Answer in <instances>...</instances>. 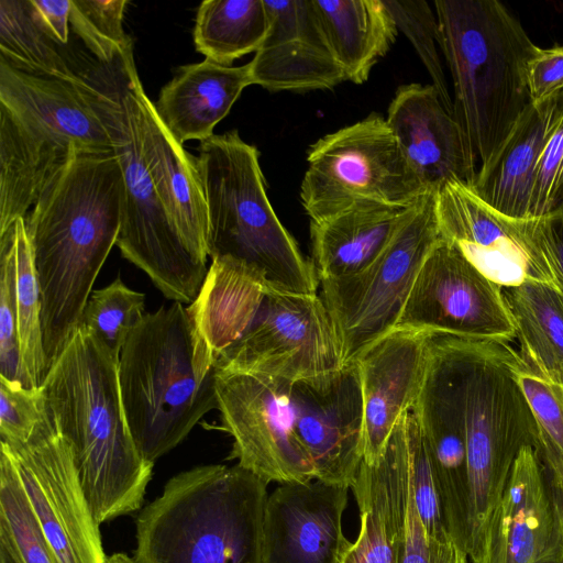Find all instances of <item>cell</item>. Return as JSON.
Wrapping results in <instances>:
<instances>
[{
  "label": "cell",
  "mask_w": 563,
  "mask_h": 563,
  "mask_svg": "<svg viewBox=\"0 0 563 563\" xmlns=\"http://www.w3.org/2000/svg\"><path fill=\"white\" fill-rule=\"evenodd\" d=\"M212 352L181 302L147 312L118 363L125 419L142 459L155 461L218 409Z\"/></svg>",
  "instance_id": "cell-4"
},
{
  "label": "cell",
  "mask_w": 563,
  "mask_h": 563,
  "mask_svg": "<svg viewBox=\"0 0 563 563\" xmlns=\"http://www.w3.org/2000/svg\"><path fill=\"white\" fill-rule=\"evenodd\" d=\"M563 210V93L559 96L538 161L528 219Z\"/></svg>",
  "instance_id": "cell-41"
},
{
  "label": "cell",
  "mask_w": 563,
  "mask_h": 563,
  "mask_svg": "<svg viewBox=\"0 0 563 563\" xmlns=\"http://www.w3.org/2000/svg\"><path fill=\"white\" fill-rule=\"evenodd\" d=\"M430 332L395 328L354 361L362 382L364 459L376 463L398 421L415 405L426 377Z\"/></svg>",
  "instance_id": "cell-22"
},
{
  "label": "cell",
  "mask_w": 563,
  "mask_h": 563,
  "mask_svg": "<svg viewBox=\"0 0 563 563\" xmlns=\"http://www.w3.org/2000/svg\"><path fill=\"white\" fill-rule=\"evenodd\" d=\"M559 96L545 102L530 103L494 156L477 168L468 185L483 202L503 216L528 219L537 165Z\"/></svg>",
  "instance_id": "cell-28"
},
{
  "label": "cell",
  "mask_w": 563,
  "mask_h": 563,
  "mask_svg": "<svg viewBox=\"0 0 563 563\" xmlns=\"http://www.w3.org/2000/svg\"><path fill=\"white\" fill-rule=\"evenodd\" d=\"M532 221L536 238L563 292V210Z\"/></svg>",
  "instance_id": "cell-46"
},
{
  "label": "cell",
  "mask_w": 563,
  "mask_h": 563,
  "mask_svg": "<svg viewBox=\"0 0 563 563\" xmlns=\"http://www.w3.org/2000/svg\"><path fill=\"white\" fill-rule=\"evenodd\" d=\"M118 363L79 325L41 385L99 525L141 507L154 466L142 459L131 435Z\"/></svg>",
  "instance_id": "cell-2"
},
{
  "label": "cell",
  "mask_w": 563,
  "mask_h": 563,
  "mask_svg": "<svg viewBox=\"0 0 563 563\" xmlns=\"http://www.w3.org/2000/svg\"><path fill=\"white\" fill-rule=\"evenodd\" d=\"M344 365L341 341L322 298L269 286L253 325L217 367L295 383Z\"/></svg>",
  "instance_id": "cell-15"
},
{
  "label": "cell",
  "mask_w": 563,
  "mask_h": 563,
  "mask_svg": "<svg viewBox=\"0 0 563 563\" xmlns=\"http://www.w3.org/2000/svg\"><path fill=\"white\" fill-rule=\"evenodd\" d=\"M383 2L397 29L408 37L415 47L443 104L453 113V99L449 92L439 52V26L435 11L433 12L424 0H383Z\"/></svg>",
  "instance_id": "cell-39"
},
{
  "label": "cell",
  "mask_w": 563,
  "mask_h": 563,
  "mask_svg": "<svg viewBox=\"0 0 563 563\" xmlns=\"http://www.w3.org/2000/svg\"><path fill=\"white\" fill-rule=\"evenodd\" d=\"M126 3V0H71L70 30L101 64H113L133 49L123 30Z\"/></svg>",
  "instance_id": "cell-38"
},
{
  "label": "cell",
  "mask_w": 563,
  "mask_h": 563,
  "mask_svg": "<svg viewBox=\"0 0 563 563\" xmlns=\"http://www.w3.org/2000/svg\"><path fill=\"white\" fill-rule=\"evenodd\" d=\"M211 261L187 308L218 364L251 329L271 285L261 272L242 262L230 257Z\"/></svg>",
  "instance_id": "cell-29"
},
{
  "label": "cell",
  "mask_w": 563,
  "mask_h": 563,
  "mask_svg": "<svg viewBox=\"0 0 563 563\" xmlns=\"http://www.w3.org/2000/svg\"><path fill=\"white\" fill-rule=\"evenodd\" d=\"M0 563H24L13 540L0 529Z\"/></svg>",
  "instance_id": "cell-49"
},
{
  "label": "cell",
  "mask_w": 563,
  "mask_h": 563,
  "mask_svg": "<svg viewBox=\"0 0 563 563\" xmlns=\"http://www.w3.org/2000/svg\"><path fill=\"white\" fill-rule=\"evenodd\" d=\"M555 503L533 446L517 455L484 534L481 563H536L552 534Z\"/></svg>",
  "instance_id": "cell-23"
},
{
  "label": "cell",
  "mask_w": 563,
  "mask_h": 563,
  "mask_svg": "<svg viewBox=\"0 0 563 563\" xmlns=\"http://www.w3.org/2000/svg\"><path fill=\"white\" fill-rule=\"evenodd\" d=\"M43 25L62 44L69 45L71 0H31Z\"/></svg>",
  "instance_id": "cell-47"
},
{
  "label": "cell",
  "mask_w": 563,
  "mask_h": 563,
  "mask_svg": "<svg viewBox=\"0 0 563 563\" xmlns=\"http://www.w3.org/2000/svg\"><path fill=\"white\" fill-rule=\"evenodd\" d=\"M0 529L24 563H56L8 453H0Z\"/></svg>",
  "instance_id": "cell-37"
},
{
  "label": "cell",
  "mask_w": 563,
  "mask_h": 563,
  "mask_svg": "<svg viewBox=\"0 0 563 563\" xmlns=\"http://www.w3.org/2000/svg\"><path fill=\"white\" fill-rule=\"evenodd\" d=\"M258 158L257 148L236 130L200 142L197 165L208 210V256L242 262L275 289L314 295L320 284L316 269L275 213Z\"/></svg>",
  "instance_id": "cell-8"
},
{
  "label": "cell",
  "mask_w": 563,
  "mask_h": 563,
  "mask_svg": "<svg viewBox=\"0 0 563 563\" xmlns=\"http://www.w3.org/2000/svg\"><path fill=\"white\" fill-rule=\"evenodd\" d=\"M396 328L503 343L516 338L503 287L441 236L416 277Z\"/></svg>",
  "instance_id": "cell-16"
},
{
  "label": "cell",
  "mask_w": 563,
  "mask_h": 563,
  "mask_svg": "<svg viewBox=\"0 0 563 563\" xmlns=\"http://www.w3.org/2000/svg\"><path fill=\"white\" fill-rule=\"evenodd\" d=\"M307 162L300 199L311 221L362 201L412 206L428 191L375 112L319 139Z\"/></svg>",
  "instance_id": "cell-10"
},
{
  "label": "cell",
  "mask_w": 563,
  "mask_h": 563,
  "mask_svg": "<svg viewBox=\"0 0 563 563\" xmlns=\"http://www.w3.org/2000/svg\"><path fill=\"white\" fill-rule=\"evenodd\" d=\"M144 301L143 292L117 278L91 291L79 325L90 330L119 361L128 336L145 316Z\"/></svg>",
  "instance_id": "cell-36"
},
{
  "label": "cell",
  "mask_w": 563,
  "mask_h": 563,
  "mask_svg": "<svg viewBox=\"0 0 563 563\" xmlns=\"http://www.w3.org/2000/svg\"><path fill=\"white\" fill-rule=\"evenodd\" d=\"M250 85L249 64L233 67L205 59L179 67L162 88L154 109L180 145L189 140L201 142L213 135L214 126Z\"/></svg>",
  "instance_id": "cell-26"
},
{
  "label": "cell",
  "mask_w": 563,
  "mask_h": 563,
  "mask_svg": "<svg viewBox=\"0 0 563 563\" xmlns=\"http://www.w3.org/2000/svg\"><path fill=\"white\" fill-rule=\"evenodd\" d=\"M144 154L156 191L181 240L195 258L207 265L208 210L197 157L172 136L148 97Z\"/></svg>",
  "instance_id": "cell-25"
},
{
  "label": "cell",
  "mask_w": 563,
  "mask_h": 563,
  "mask_svg": "<svg viewBox=\"0 0 563 563\" xmlns=\"http://www.w3.org/2000/svg\"><path fill=\"white\" fill-rule=\"evenodd\" d=\"M511 368L534 420V450L551 484L563 487V385L541 375L518 351Z\"/></svg>",
  "instance_id": "cell-35"
},
{
  "label": "cell",
  "mask_w": 563,
  "mask_h": 563,
  "mask_svg": "<svg viewBox=\"0 0 563 563\" xmlns=\"http://www.w3.org/2000/svg\"><path fill=\"white\" fill-rule=\"evenodd\" d=\"M45 408L42 388L30 389L0 376V441L26 440Z\"/></svg>",
  "instance_id": "cell-44"
},
{
  "label": "cell",
  "mask_w": 563,
  "mask_h": 563,
  "mask_svg": "<svg viewBox=\"0 0 563 563\" xmlns=\"http://www.w3.org/2000/svg\"><path fill=\"white\" fill-rule=\"evenodd\" d=\"M406 413L379 460L361 463L351 487L360 509L361 530L342 563H396L410 493Z\"/></svg>",
  "instance_id": "cell-24"
},
{
  "label": "cell",
  "mask_w": 563,
  "mask_h": 563,
  "mask_svg": "<svg viewBox=\"0 0 563 563\" xmlns=\"http://www.w3.org/2000/svg\"><path fill=\"white\" fill-rule=\"evenodd\" d=\"M0 376L22 384L16 327L15 253L11 229L0 235Z\"/></svg>",
  "instance_id": "cell-42"
},
{
  "label": "cell",
  "mask_w": 563,
  "mask_h": 563,
  "mask_svg": "<svg viewBox=\"0 0 563 563\" xmlns=\"http://www.w3.org/2000/svg\"><path fill=\"white\" fill-rule=\"evenodd\" d=\"M91 84L96 107L123 175L121 225L115 245L167 299L191 303L208 269L185 245L150 175L144 154L147 96L136 73L133 49L113 64L99 65Z\"/></svg>",
  "instance_id": "cell-7"
},
{
  "label": "cell",
  "mask_w": 563,
  "mask_h": 563,
  "mask_svg": "<svg viewBox=\"0 0 563 563\" xmlns=\"http://www.w3.org/2000/svg\"><path fill=\"white\" fill-rule=\"evenodd\" d=\"M295 432L318 481L352 487L364 459V404L356 362L295 382Z\"/></svg>",
  "instance_id": "cell-18"
},
{
  "label": "cell",
  "mask_w": 563,
  "mask_h": 563,
  "mask_svg": "<svg viewBox=\"0 0 563 563\" xmlns=\"http://www.w3.org/2000/svg\"><path fill=\"white\" fill-rule=\"evenodd\" d=\"M410 481L415 504L426 532L438 540H452L438 493L437 481L424 439L415 412L406 413Z\"/></svg>",
  "instance_id": "cell-40"
},
{
  "label": "cell",
  "mask_w": 563,
  "mask_h": 563,
  "mask_svg": "<svg viewBox=\"0 0 563 563\" xmlns=\"http://www.w3.org/2000/svg\"><path fill=\"white\" fill-rule=\"evenodd\" d=\"M386 121L407 163L428 190L438 191L450 181H473L478 164L460 123L432 84L398 87Z\"/></svg>",
  "instance_id": "cell-21"
},
{
  "label": "cell",
  "mask_w": 563,
  "mask_h": 563,
  "mask_svg": "<svg viewBox=\"0 0 563 563\" xmlns=\"http://www.w3.org/2000/svg\"><path fill=\"white\" fill-rule=\"evenodd\" d=\"M516 353L509 343L474 340L466 368L471 563L482 561L485 529L517 455L537 444L534 420L511 368Z\"/></svg>",
  "instance_id": "cell-9"
},
{
  "label": "cell",
  "mask_w": 563,
  "mask_h": 563,
  "mask_svg": "<svg viewBox=\"0 0 563 563\" xmlns=\"http://www.w3.org/2000/svg\"><path fill=\"white\" fill-rule=\"evenodd\" d=\"M267 482L240 466L173 476L136 520V563H262Z\"/></svg>",
  "instance_id": "cell-6"
},
{
  "label": "cell",
  "mask_w": 563,
  "mask_h": 563,
  "mask_svg": "<svg viewBox=\"0 0 563 563\" xmlns=\"http://www.w3.org/2000/svg\"><path fill=\"white\" fill-rule=\"evenodd\" d=\"M294 383L231 368L216 376L222 429L233 438L230 459L262 479L308 483L312 464L295 432Z\"/></svg>",
  "instance_id": "cell-14"
},
{
  "label": "cell",
  "mask_w": 563,
  "mask_h": 563,
  "mask_svg": "<svg viewBox=\"0 0 563 563\" xmlns=\"http://www.w3.org/2000/svg\"><path fill=\"white\" fill-rule=\"evenodd\" d=\"M435 195L428 190L421 196L371 265L351 276L320 282L345 364L396 328L416 277L440 239Z\"/></svg>",
  "instance_id": "cell-11"
},
{
  "label": "cell",
  "mask_w": 563,
  "mask_h": 563,
  "mask_svg": "<svg viewBox=\"0 0 563 563\" xmlns=\"http://www.w3.org/2000/svg\"><path fill=\"white\" fill-rule=\"evenodd\" d=\"M527 86L531 103L563 93V45L538 47L528 64Z\"/></svg>",
  "instance_id": "cell-45"
},
{
  "label": "cell",
  "mask_w": 563,
  "mask_h": 563,
  "mask_svg": "<svg viewBox=\"0 0 563 563\" xmlns=\"http://www.w3.org/2000/svg\"><path fill=\"white\" fill-rule=\"evenodd\" d=\"M345 80L362 84L390 48L397 25L383 0H312Z\"/></svg>",
  "instance_id": "cell-30"
},
{
  "label": "cell",
  "mask_w": 563,
  "mask_h": 563,
  "mask_svg": "<svg viewBox=\"0 0 563 563\" xmlns=\"http://www.w3.org/2000/svg\"><path fill=\"white\" fill-rule=\"evenodd\" d=\"M413 206L362 201L322 220L311 221V263L319 280L351 276L371 265Z\"/></svg>",
  "instance_id": "cell-27"
},
{
  "label": "cell",
  "mask_w": 563,
  "mask_h": 563,
  "mask_svg": "<svg viewBox=\"0 0 563 563\" xmlns=\"http://www.w3.org/2000/svg\"><path fill=\"white\" fill-rule=\"evenodd\" d=\"M267 30L264 0H206L197 11L194 41L206 59L231 66L256 52Z\"/></svg>",
  "instance_id": "cell-33"
},
{
  "label": "cell",
  "mask_w": 563,
  "mask_h": 563,
  "mask_svg": "<svg viewBox=\"0 0 563 563\" xmlns=\"http://www.w3.org/2000/svg\"><path fill=\"white\" fill-rule=\"evenodd\" d=\"M347 489L318 479L278 486L264 509L262 563H342Z\"/></svg>",
  "instance_id": "cell-19"
},
{
  "label": "cell",
  "mask_w": 563,
  "mask_h": 563,
  "mask_svg": "<svg viewBox=\"0 0 563 563\" xmlns=\"http://www.w3.org/2000/svg\"><path fill=\"white\" fill-rule=\"evenodd\" d=\"M433 4L440 48L453 82V114L482 166L531 103L527 68L538 46L497 0Z\"/></svg>",
  "instance_id": "cell-5"
},
{
  "label": "cell",
  "mask_w": 563,
  "mask_h": 563,
  "mask_svg": "<svg viewBox=\"0 0 563 563\" xmlns=\"http://www.w3.org/2000/svg\"><path fill=\"white\" fill-rule=\"evenodd\" d=\"M11 459L56 563H106L99 523L93 518L70 446L45 399L30 437L0 441Z\"/></svg>",
  "instance_id": "cell-12"
},
{
  "label": "cell",
  "mask_w": 563,
  "mask_h": 563,
  "mask_svg": "<svg viewBox=\"0 0 563 563\" xmlns=\"http://www.w3.org/2000/svg\"><path fill=\"white\" fill-rule=\"evenodd\" d=\"M551 487L555 503V523L547 547L536 563H563V487L553 484Z\"/></svg>",
  "instance_id": "cell-48"
},
{
  "label": "cell",
  "mask_w": 563,
  "mask_h": 563,
  "mask_svg": "<svg viewBox=\"0 0 563 563\" xmlns=\"http://www.w3.org/2000/svg\"><path fill=\"white\" fill-rule=\"evenodd\" d=\"M123 175L114 152L75 154L24 218L38 278L46 373L77 328L121 225Z\"/></svg>",
  "instance_id": "cell-1"
},
{
  "label": "cell",
  "mask_w": 563,
  "mask_h": 563,
  "mask_svg": "<svg viewBox=\"0 0 563 563\" xmlns=\"http://www.w3.org/2000/svg\"><path fill=\"white\" fill-rule=\"evenodd\" d=\"M470 558L453 540L430 537L420 520L410 481L404 527L398 541L396 563H470Z\"/></svg>",
  "instance_id": "cell-43"
},
{
  "label": "cell",
  "mask_w": 563,
  "mask_h": 563,
  "mask_svg": "<svg viewBox=\"0 0 563 563\" xmlns=\"http://www.w3.org/2000/svg\"><path fill=\"white\" fill-rule=\"evenodd\" d=\"M266 36L249 63L252 85L269 91L332 89L345 80L312 0H264Z\"/></svg>",
  "instance_id": "cell-20"
},
{
  "label": "cell",
  "mask_w": 563,
  "mask_h": 563,
  "mask_svg": "<svg viewBox=\"0 0 563 563\" xmlns=\"http://www.w3.org/2000/svg\"><path fill=\"white\" fill-rule=\"evenodd\" d=\"M473 341L431 334L426 377L411 408L432 463L446 530L465 552L470 486L464 385Z\"/></svg>",
  "instance_id": "cell-13"
},
{
  "label": "cell",
  "mask_w": 563,
  "mask_h": 563,
  "mask_svg": "<svg viewBox=\"0 0 563 563\" xmlns=\"http://www.w3.org/2000/svg\"><path fill=\"white\" fill-rule=\"evenodd\" d=\"M9 229L15 253L16 327L22 384L34 389L41 387L46 375L41 290L24 218L16 219Z\"/></svg>",
  "instance_id": "cell-34"
},
{
  "label": "cell",
  "mask_w": 563,
  "mask_h": 563,
  "mask_svg": "<svg viewBox=\"0 0 563 563\" xmlns=\"http://www.w3.org/2000/svg\"><path fill=\"white\" fill-rule=\"evenodd\" d=\"M0 60L23 73L71 80L85 79L99 63L57 41L31 0L0 1Z\"/></svg>",
  "instance_id": "cell-31"
},
{
  "label": "cell",
  "mask_w": 563,
  "mask_h": 563,
  "mask_svg": "<svg viewBox=\"0 0 563 563\" xmlns=\"http://www.w3.org/2000/svg\"><path fill=\"white\" fill-rule=\"evenodd\" d=\"M520 355L541 375L563 385V292L559 287L526 282L503 288Z\"/></svg>",
  "instance_id": "cell-32"
},
{
  "label": "cell",
  "mask_w": 563,
  "mask_h": 563,
  "mask_svg": "<svg viewBox=\"0 0 563 563\" xmlns=\"http://www.w3.org/2000/svg\"><path fill=\"white\" fill-rule=\"evenodd\" d=\"M92 71L71 80L23 73L0 60V235L26 217L75 154L113 152L95 103Z\"/></svg>",
  "instance_id": "cell-3"
},
{
  "label": "cell",
  "mask_w": 563,
  "mask_h": 563,
  "mask_svg": "<svg viewBox=\"0 0 563 563\" xmlns=\"http://www.w3.org/2000/svg\"><path fill=\"white\" fill-rule=\"evenodd\" d=\"M435 211L440 236L503 288L526 282L558 287L532 219L500 214L461 181L446 183L437 191Z\"/></svg>",
  "instance_id": "cell-17"
},
{
  "label": "cell",
  "mask_w": 563,
  "mask_h": 563,
  "mask_svg": "<svg viewBox=\"0 0 563 563\" xmlns=\"http://www.w3.org/2000/svg\"><path fill=\"white\" fill-rule=\"evenodd\" d=\"M106 563H136L134 559H131L125 553H113L107 556Z\"/></svg>",
  "instance_id": "cell-50"
}]
</instances>
